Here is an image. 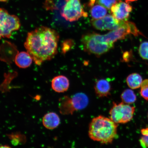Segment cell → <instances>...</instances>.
I'll list each match as a JSON object with an SVG mask.
<instances>
[{
	"label": "cell",
	"instance_id": "1",
	"mask_svg": "<svg viewBox=\"0 0 148 148\" xmlns=\"http://www.w3.org/2000/svg\"><path fill=\"white\" fill-rule=\"evenodd\" d=\"M59 39L60 35L55 29L40 26L27 33L24 45L35 63L40 66L56 55Z\"/></svg>",
	"mask_w": 148,
	"mask_h": 148
},
{
	"label": "cell",
	"instance_id": "2",
	"mask_svg": "<svg viewBox=\"0 0 148 148\" xmlns=\"http://www.w3.org/2000/svg\"><path fill=\"white\" fill-rule=\"evenodd\" d=\"M118 124L102 116L94 118L89 125L88 136L94 141L101 144L112 143L117 136Z\"/></svg>",
	"mask_w": 148,
	"mask_h": 148
},
{
	"label": "cell",
	"instance_id": "3",
	"mask_svg": "<svg viewBox=\"0 0 148 148\" xmlns=\"http://www.w3.org/2000/svg\"><path fill=\"white\" fill-rule=\"evenodd\" d=\"M89 99L87 96L82 92L75 94L71 97L64 96L59 101V108L64 115L72 114L76 111L83 110L87 106Z\"/></svg>",
	"mask_w": 148,
	"mask_h": 148
},
{
	"label": "cell",
	"instance_id": "4",
	"mask_svg": "<svg viewBox=\"0 0 148 148\" xmlns=\"http://www.w3.org/2000/svg\"><path fill=\"white\" fill-rule=\"evenodd\" d=\"M99 35L92 33L82 36L81 42L85 51L99 56L107 52L114 47V44L101 41Z\"/></svg>",
	"mask_w": 148,
	"mask_h": 148
},
{
	"label": "cell",
	"instance_id": "5",
	"mask_svg": "<svg viewBox=\"0 0 148 148\" xmlns=\"http://www.w3.org/2000/svg\"><path fill=\"white\" fill-rule=\"evenodd\" d=\"M135 110V107L130 104L123 102H114L109 112L110 117L117 124L126 123L133 119Z\"/></svg>",
	"mask_w": 148,
	"mask_h": 148
},
{
	"label": "cell",
	"instance_id": "6",
	"mask_svg": "<svg viewBox=\"0 0 148 148\" xmlns=\"http://www.w3.org/2000/svg\"><path fill=\"white\" fill-rule=\"evenodd\" d=\"M21 26L19 18L9 14L4 8L0 9V33L3 38H10L12 33L19 29Z\"/></svg>",
	"mask_w": 148,
	"mask_h": 148
},
{
	"label": "cell",
	"instance_id": "7",
	"mask_svg": "<svg viewBox=\"0 0 148 148\" xmlns=\"http://www.w3.org/2000/svg\"><path fill=\"white\" fill-rule=\"evenodd\" d=\"M62 7L61 15L66 21H75L82 17H86L87 13L85 12L80 0H65Z\"/></svg>",
	"mask_w": 148,
	"mask_h": 148
},
{
	"label": "cell",
	"instance_id": "8",
	"mask_svg": "<svg viewBox=\"0 0 148 148\" xmlns=\"http://www.w3.org/2000/svg\"><path fill=\"white\" fill-rule=\"evenodd\" d=\"M111 12L119 21H127L132 10V7L127 2L116 0L110 8Z\"/></svg>",
	"mask_w": 148,
	"mask_h": 148
},
{
	"label": "cell",
	"instance_id": "9",
	"mask_svg": "<svg viewBox=\"0 0 148 148\" xmlns=\"http://www.w3.org/2000/svg\"><path fill=\"white\" fill-rule=\"evenodd\" d=\"M91 23L95 28L101 31L115 30L120 25V21L110 14L100 19L92 20Z\"/></svg>",
	"mask_w": 148,
	"mask_h": 148
},
{
	"label": "cell",
	"instance_id": "10",
	"mask_svg": "<svg viewBox=\"0 0 148 148\" xmlns=\"http://www.w3.org/2000/svg\"><path fill=\"white\" fill-rule=\"evenodd\" d=\"M69 81L67 77L63 75L55 77L51 81V86L53 90L57 92H63L69 87Z\"/></svg>",
	"mask_w": 148,
	"mask_h": 148
},
{
	"label": "cell",
	"instance_id": "11",
	"mask_svg": "<svg viewBox=\"0 0 148 148\" xmlns=\"http://www.w3.org/2000/svg\"><path fill=\"white\" fill-rule=\"evenodd\" d=\"M111 86L107 79H98L94 86V90L96 95L99 97H105L110 95Z\"/></svg>",
	"mask_w": 148,
	"mask_h": 148
},
{
	"label": "cell",
	"instance_id": "12",
	"mask_svg": "<svg viewBox=\"0 0 148 148\" xmlns=\"http://www.w3.org/2000/svg\"><path fill=\"white\" fill-rule=\"evenodd\" d=\"M90 15L93 20L100 19L106 15L107 8L99 4L96 0H90L88 3Z\"/></svg>",
	"mask_w": 148,
	"mask_h": 148
},
{
	"label": "cell",
	"instance_id": "13",
	"mask_svg": "<svg viewBox=\"0 0 148 148\" xmlns=\"http://www.w3.org/2000/svg\"><path fill=\"white\" fill-rule=\"evenodd\" d=\"M59 116L55 112H50L46 114L42 118V123L46 129L52 130L58 127L60 123Z\"/></svg>",
	"mask_w": 148,
	"mask_h": 148
},
{
	"label": "cell",
	"instance_id": "14",
	"mask_svg": "<svg viewBox=\"0 0 148 148\" xmlns=\"http://www.w3.org/2000/svg\"><path fill=\"white\" fill-rule=\"evenodd\" d=\"M33 60L32 57L27 52L21 51L16 55L15 63L18 67L25 69L31 65Z\"/></svg>",
	"mask_w": 148,
	"mask_h": 148
},
{
	"label": "cell",
	"instance_id": "15",
	"mask_svg": "<svg viewBox=\"0 0 148 148\" xmlns=\"http://www.w3.org/2000/svg\"><path fill=\"white\" fill-rule=\"evenodd\" d=\"M127 83L130 88L136 89L141 86L142 82V77L138 73L130 74L127 77Z\"/></svg>",
	"mask_w": 148,
	"mask_h": 148
},
{
	"label": "cell",
	"instance_id": "16",
	"mask_svg": "<svg viewBox=\"0 0 148 148\" xmlns=\"http://www.w3.org/2000/svg\"><path fill=\"white\" fill-rule=\"evenodd\" d=\"M121 98L123 102L128 104L134 103L137 99L136 96L134 92L129 89L125 90L122 92Z\"/></svg>",
	"mask_w": 148,
	"mask_h": 148
},
{
	"label": "cell",
	"instance_id": "17",
	"mask_svg": "<svg viewBox=\"0 0 148 148\" xmlns=\"http://www.w3.org/2000/svg\"><path fill=\"white\" fill-rule=\"evenodd\" d=\"M138 53L140 57L144 60H148V42H144L140 44Z\"/></svg>",
	"mask_w": 148,
	"mask_h": 148
},
{
	"label": "cell",
	"instance_id": "18",
	"mask_svg": "<svg viewBox=\"0 0 148 148\" xmlns=\"http://www.w3.org/2000/svg\"><path fill=\"white\" fill-rule=\"evenodd\" d=\"M140 93L144 99L148 101V79H145L142 82Z\"/></svg>",
	"mask_w": 148,
	"mask_h": 148
},
{
	"label": "cell",
	"instance_id": "19",
	"mask_svg": "<svg viewBox=\"0 0 148 148\" xmlns=\"http://www.w3.org/2000/svg\"><path fill=\"white\" fill-rule=\"evenodd\" d=\"M62 46V52L66 53L71 49L74 45V42L71 40H68L63 42Z\"/></svg>",
	"mask_w": 148,
	"mask_h": 148
},
{
	"label": "cell",
	"instance_id": "20",
	"mask_svg": "<svg viewBox=\"0 0 148 148\" xmlns=\"http://www.w3.org/2000/svg\"><path fill=\"white\" fill-rule=\"evenodd\" d=\"M96 1L99 4L108 9H110L111 7L116 1V0H96Z\"/></svg>",
	"mask_w": 148,
	"mask_h": 148
},
{
	"label": "cell",
	"instance_id": "21",
	"mask_svg": "<svg viewBox=\"0 0 148 148\" xmlns=\"http://www.w3.org/2000/svg\"><path fill=\"white\" fill-rule=\"evenodd\" d=\"M140 145L143 148H148V136H142L140 139Z\"/></svg>",
	"mask_w": 148,
	"mask_h": 148
},
{
	"label": "cell",
	"instance_id": "22",
	"mask_svg": "<svg viewBox=\"0 0 148 148\" xmlns=\"http://www.w3.org/2000/svg\"><path fill=\"white\" fill-rule=\"evenodd\" d=\"M141 133L142 136H148V127L142 129L141 130Z\"/></svg>",
	"mask_w": 148,
	"mask_h": 148
},
{
	"label": "cell",
	"instance_id": "23",
	"mask_svg": "<svg viewBox=\"0 0 148 148\" xmlns=\"http://www.w3.org/2000/svg\"><path fill=\"white\" fill-rule=\"evenodd\" d=\"M0 148H12L9 146L7 145H1Z\"/></svg>",
	"mask_w": 148,
	"mask_h": 148
},
{
	"label": "cell",
	"instance_id": "24",
	"mask_svg": "<svg viewBox=\"0 0 148 148\" xmlns=\"http://www.w3.org/2000/svg\"><path fill=\"white\" fill-rule=\"evenodd\" d=\"M137 1V0H126V2L128 3L129 1Z\"/></svg>",
	"mask_w": 148,
	"mask_h": 148
},
{
	"label": "cell",
	"instance_id": "25",
	"mask_svg": "<svg viewBox=\"0 0 148 148\" xmlns=\"http://www.w3.org/2000/svg\"><path fill=\"white\" fill-rule=\"evenodd\" d=\"M1 2H7L8 1V0H0Z\"/></svg>",
	"mask_w": 148,
	"mask_h": 148
},
{
	"label": "cell",
	"instance_id": "26",
	"mask_svg": "<svg viewBox=\"0 0 148 148\" xmlns=\"http://www.w3.org/2000/svg\"><path fill=\"white\" fill-rule=\"evenodd\" d=\"M147 117H148V114H147Z\"/></svg>",
	"mask_w": 148,
	"mask_h": 148
}]
</instances>
